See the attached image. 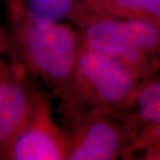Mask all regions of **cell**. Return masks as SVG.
<instances>
[{
	"mask_svg": "<svg viewBox=\"0 0 160 160\" xmlns=\"http://www.w3.org/2000/svg\"><path fill=\"white\" fill-rule=\"evenodd\" d=\"M6 38L3 35V31L0 28V76L6 73L8 69H10L9 67H7L5 65V63L3 62V53L4 51L6 50Z\"/></svg>",
	"mask_w": 160,
	"mask_h": 160,
	"instance_id": "9",
	"label": "cell"
},
{
	"mask_svg": "<svg viewBox=\"0 0 160 160\" xmlns=\"http://www.w3.org/2000/svg\"><path fill=\"white\" fill-rule=\"evenodd\" d=\"M42 97L17 63L0 76V158L4 159L6 150Z\"/></svg>",
	"mask_w": 160,
	"mask_h": 160,
	"instance_id": "4",
	"label": "cell"
},
{
	"mask_svg": "<svg viewBox=\"0 0 160 160\" xmlns=\"http://www.w3.org/2000/svg\"><path fill=\"white\" fill-rule=\"evenodd\" d=\"M100 7L113 16L142 19L153 22L160 19V0H95Z\"/></svg>",
	"mask_w": 160,
	"mask_h": 160,
	"instance_id": "7",
	"label": "cell"
},
{
	"mask_svg": "<svg viewBox=\"0 0 160 160\" xmlns=\"http://www.w3.org/2000/svg\"><path fill=\"white\" fill-rule=\"evenodd\" d=\"M80 0H22L19 12L30 22L51 25L70 20Z\"/></svg>",
	"mask_w": 160,
	"mask_h": 160,
	"instance_id": "6",
	"label": "cell"
},
{
	"mask_svg": "<svg viewBox=\"0 0 160 160\" xmlns=\"http://www.w3.org/2000/svg\"><path fill=\"white\" fill-rule=\"evenodd\" d=\"M6 1L8 3V6H9L10 11L19 10L22 7V0H6Z\"/></svg>",
	"mask_w": 160,
	"mask_h": 160,
	"instance_id": "10",
	"label": "cell"
},
{
	"mask_svg": "<svg viewBox=\"0 0 160 160\" xmlns=\"http://www.w3.org/2000/svg\"><path fill=\"white\" fill-rule=\"evenodd\" d=\"M109 113L81 117L69 122L67 160H111L119 155L123 138Z\"/></svg>",
	"mask_w": 160,
	"mask_h": 160,
	"instance_id": "5",
	"label": "cell"
},
{
	"mask_svg": "<svg viewBox=\"0 0 160 160\" xmlns=\"http://www.w3.org/2000/svg\"><path fill=\"white\" fill-rule=\"evenodd\" d=\"M136 105L143 119L153 124L160 123V84L145 87L138 94Z\"/></svg>",
	"mask_w": 160,
	"mask_h": 160,
	"instance_id": "8",
	"label": "cell"
},
{
	"mask_svg": "<svg viewBox=\"0 0 160 160\" xmlns=\"http://www.w3.org/2000/svg\"><path fill=\"white\" fill-rule=\"evenodd\" d=\"M12 48L17 64L62 96L73 78L81 46L77 28L69 23L38 25L19 12H10Z\"/></svg>",
	"mask_w": 160,
	"mask_h": 160,
	"instance_id": "1",
	"label": "cell"
},
{
	"mask_svg": "<svg viewBox=\"0 0 160 160\" xmlns=\"http://www.w3.org/2000/svg\"><path fill=\"white\" fill-rule=\"evenodd\" d=\"M134 73L122 62L80 46L73 78L61 96L69 122L81 117L109 113L131 97Z\"/></svg>",
	"mask_w": 160,
	"mask_h": 160,
	"instance_id": "2",
	"label": "cell"
},
{
	"mask_svg": "<svg viewBox=\"0 0 160 160\" xmlns=\"http://www.w3.org/2000/svg\"><path fill=\"white\" fill-rule=\"evenodd\" d=\"M69 140L52 118L49 101L40 99L29 120L6 150L4 159H67Z\"/></svg>",
	"mask_w": 160,
	"mask_h": 160,
	"instance_id": "3",
	"label": "cell"
},
{
	"mask_svg": "<svg viewBox=\"0 0 160 160\" xmlns=\"http://www.w3.org/2000/svg\"><path fill=\"white\" fill-rule=\"evenodd\" d=\"M155 125H156V128H155L153 137L156 139L158 142H160V123H157Z\"/></svg>",
	"mask_w": 160,
	"mask_h": 160,
	"instance_id": "11",
	"label": "cell"
}]
</instances>
